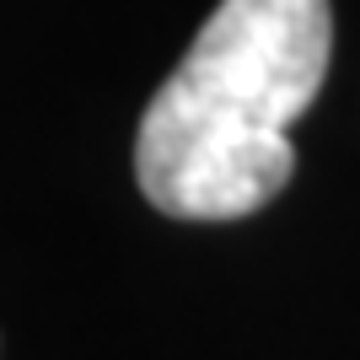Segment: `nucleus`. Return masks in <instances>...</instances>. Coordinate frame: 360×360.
I'll return each mask as SVG.
<instances>
[{"label": "nucleus", "instance_id": "f257e3e1", "mask_svg": "<svg viewBox=\"0 0 360 360\" xmlns=\"http://www.w3.org/2000/svg\"><path fill=\"white\" fill-rule=\"evenodd\" d=\"M328 0H221L135 135V183L162 215L237 221L296 172L290 124L323 91Z\"/></svg>", "mask_w": 360, "mask_h": 360}]
</instances>
